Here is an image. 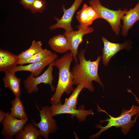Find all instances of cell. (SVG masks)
I'll return each instance as SVG.
<instances>
[{
    "label": "cell",
    "mask_w": 139,
    "mask_h": 139,
    "mask_svg": "<svg viewBox=\"0 0 139 139\" xmlns=\"http://www.w3.org/2000/svg\"><path fill=\"white\" fill-rule=\"evenodd\" d=\"M85 52L84 49L80 50L77 55L79 62L75 63L71 72L73 77L74 85L83 84L85 88L93 92L94 89L92 83L93 81H96L104 88L98 73V66L101 57L99 56L93 61L90 59L87 60L85 57Z\"/></svg>",
    "instance_id": "cell-1"
},
{
    "label": "cell",
    "mask_w": 139,
    "mask_h": 139,
    "mask_svg": "<svg viewBox=\"0 0 139 139\" xmlns=\"http://www.w3.org/2000/svg\"><path fill=\"white\" fill-rule=\"evenodd\" d=\"M73 59L71 53H67L51 63L59 71L58 81L55 92L50 99L51 105L61 102L63 94L65 92L69 94L73 90V78L70 70V65Z\"/></svg>",
    "instance_id": "cell-2"
},
{
    "label": "cell",
    "mask_w": 139,
    "mask_h": 139,
    "mask_svg": "<svg viewBox=\"0 0 139 139\" xmlns=\"http://www.w3.org/2000/svg\"><path fill=\"white\" fill-rule=\"evenodd\" d=\"M98 108L99 111L105 112L109 116L110 118L105 120H100L101 123L107 121V124L105 126H103L99 124H97L96 127L100 128V130L96 134L90 136V138L97 137L103 131L112 126L117 128L121 127L123 133L125 135H126L134 126L135 122V121L132 120V117L139 113V106L134 105L130 110L123 109L121 114L116 117L110 115L105 111L102 110L98 106Z\"/></svg>",
    "instance_id": "cell-3"
},
{
    "label": "cell",
    "mask_w": 139,
    "mask_h": 139,
    "mask_svg": "<svg viewBox=\"0 0 139 139\" xmlns=\"http://www.w3.org/2000/svg\"><path fill=\"white\" fill-rule=\"evenodd\" d=\"M89 3L90 6L98 14L99 18L103 19L107 21L116 34L118 35L120 32L121 18L129 10H122L120 9L117 10H110L103 6L99 0H90Z\"/></svg>",
    "instance_id": "cell-4"
},
{
    "label": "cell",
    "mask_w": 139,
    "mask_h": 139,
    "mask_svg": "<svg viewBox=\"0 0 139 139\" xmlns=\"http://www.w3.org/2000/svg\"><path fill=\"white\" fill-rule=\"evenodd\" d=\"M37 106L39 111L40 120L37 123L33 119H31L32 121L39 130L40 136L45 139H49V134L55 133L58 129L56 120L53 117L50 107L48 106L42 107L40 110Z\"/></svg>",
    "instance_id": "cell-5"
},
{
    "label": "cell",
    "mask_w": 139,
    "mask_h": 139,
    "mask_svg": "<svg viewBox=\"0 0 139 139\" xmlns=\"http://www.w3.org/2000/svg\"><path fill=\"white\" fill-rule=\"evenodd\" d=\"M53 67L51 63L47 69L40 76L35 77L31 73L23 81V83L28 93L37 92L39 90L37 85L42 83L49 84L52 91L55 90V88L52 85L54 80L52 74Z\"/></svg>",
    "instance_id": "cell-6"
},
{
    "label": "cell",
    "mask_w": 139,
    "mask_h": 139,
    "mask_svg": "<svg viewBox=\"0 0 139 139\" xmlns=\"http://www.w3.org/2000/svg\"><path fill=\"white\" fill-rule=\"evenodd\" d=\"M50 108L53 116L60 114H69L71 115L72 117L75 116L79 122L85 121L88 116H93L94 115L92 110H85L84 105H81L77 109H75L64 104H62L61 102L51 105Z\"/></svg>",
    "instance_id": "cell-7"
},
{
    "label": "cell",
    "mask_w": 139,
    "mask_h": 139,
    "mask_svg": "<svg viewBox=\"0 0 139 139\" xmlns=\"http://www.w3.org/2000/svg\"><path fill=\"white\" fill-rule=\"evenodd\" d=\"M83 0H75L71 6L66 9L63 5L62 8L64 14L60 19L54 18L56 23L51 25L49 27L51 30H54L58 28L64 29L65 31H70L73 30L71 22L74 15L79 8Z\"/></svg>",
    "instance_id": "cell-8"
},
{
    "label": "cell",
    "mask_w": 139,
    "mask_h": 139,
    "mask_svg": "<svg viewBox=\"0 0 139 139\" xmlns=\"http://www.w3.org/2000/svg\"><path fill=\"white\" fill-rule=\"evenodd\" d=\"M27 121L18 119L6 112L2 123L3 127L1 134L5 138L11 139L13 137L23 129Z\"/></svg>",
    "instance_id": "cell-9"
},
{
    "label": "cell",
    "mask_w": 139,
    "mask_h": 139,
    "mask_svg": "<svg viewBox=\"0 0 139 139\" xmlns=\"http://www.w3.org/2000/svg\"><path fill=\"white\" fill-rule=\"evenodd\" d=\"M94 29L92 27H89L85 29L78 30L76 31L72 30L65 31L64 34L68 40L71 47L70 53L72 55L75 63L78 62L77 56L78 55V49L80 44L82 43L84 36L86 34L93 32Z\"/></svg>",
    "instance_id": "cell-10"
},
{
    "label": "cell",
    "mask_w": 139,
    "mask_h": 139,
    "mask_svg": "<svg viewBox=\"0 0 139 139\" xmlns=\"http://www.w3.org/2000/svg\"><path fill=\"white\" fill-rule=\"evenodd\" d=\"M57 57L56 54L53 53L41 61L30 63L26 65L16 66L10 70L15 72L20 71H28L31 72L34 76H37L41 74L46 66L53 62Z\"/></svg>",
    "instance_id": "cell-11"
},
{
    "label": "cell",
    "mask_w": 139,
    "mask_h": 139,
    "mask_svg": "<svg viewBox=\"0 0 139 139\" xmlns=\"http://www.w3.org/2000/svg\"><path fill=\"white\" fill-rule=\"evenodd\" d=\"M101 39L104 44L102 58L103 63L105 66L108 64L111 58L119 51L124 49H130L131 44L128 41L120 44L111 42L103 37Z\"/></svg>",
    "instance_id": "cell-12"
},
{
    "label": "cell",
    "mask_w": 139,
    "mask_h": 139,
    "mask_svg": "<svg viewBox=\"0 0 139 139\" xmlns=\"http://www.w3.org/2000/svg\"><path fill=\"white\" fill-rule=\"evenodd\" d=\"M76 18L79 22L77 28L79 30L88 28L93 23V21L99 19V17L92 7L84 4L82 8L77 13Z\"/></svg>",
    "instance_id": "cell-13"
},
{
    "label": "cell",
    "mask_w": 139,
    "mask_h": 139,
    "mask_svg": "<svg viewBox=\"0 0 139 139\" xmlns=\"http://www.w3.org/2000/svg\"><path fill=\"white\" fill-rule=\"evenodd\" d=\"M121 20L123 22L121 34L123 36H126L129 29L139 20V1L134 8L128 10L122 17Z\"/></svg>",
    "instance_id": "cell-14"
},
{
    "label": "cell",
    "mask_w": 139,
    "mask_h": 139,
    "mask_svg": "<svg viewBox=\"0 0 139 139\" xmlns=\"http://www.w3.org/2000/svg\"><path fill=\"white\" fill-rule=\"evenodd\" d=\"M5 72V75L3 79L4 87L10 89L15 97H20L21 79L16 76L15 72L8 70Z\"/></svg>",
    "instance_id": "cell-15"
},
{
    "label": "cell",
    "mask_w": 139,
    "mask_h": 139,
    "mask_svg": "<svg viewBox=\"0 0 139 139\" xmlns=\"http://www.w3.org/2000/svg\"><path fill=\"white\" fill-rule=\"evenodd\" d=\"M19 59L18 55L0 49V71L5 72L10 70L18 64Z\"/></svg>",
    "instance_id": "cell-16"
},
{
    "label": "cell",
    "mask_w": 139,
    "mask_h": 139,
    "mask_svg": "<svg viewBox=\"0 0 139 139\" xmlns=\"http://www.w3.org/2000/svg\"><path fill=\"white\" fill-rule=\"evenodd\" d=\"M48 43L51 48L58 53H64L71 49L69 41L64 34H58L51 38Z\"/></svg>",
    "instance_id": "cell-17"
},
{
    "label": "cell",
    "mask_w": 139,
    "mask_h": 139,
    "mask_svg": "<svg viewBox=\"0 0 139 139\" xmlns=\"http://www.w3.org/2000/svg\"><path fill=\"white\" fill-rule=\"evenodd\" d=\"M33 123H29L15 135L16 139H37L40 136V131Z\"/></svg>",
    "instance_id": "cell-18"
},
{
    "label": "cell",
    "mask_w": 139,
    "mask_h": 139,
    "mask_svg": "<svg viewBox=\"0 0 139 139\" xmlns=\"http://www.w3.org/2000/svg\"><path fill=\"white\" fill-rule=\"evenodd\" d=\"M12 107L11 109V115L19 119L27 121L28 115L25 112L24 106L20 97H15L11 102Z\"/></svg>",
    "instance_id": "cell-19"
},
{
    "label": "cell",
    "mask_w": 139,
    "mask_h": 139,
    "mask_svg": "<svg viewBox=\"0 0 139 139\" xmlns=\"http://www.w3.org/2000/svg\"><path fill=\"white\" fill-rule=\"evenodd\" d=\"M42 45L41 41L33 40L28 49L18 55L19 59H25L31 57L42 50Z\"/></svg>",
    "instance_id": "cell-20"
},
{
    "label": "cell",
    "mask_w": 139,
    "mask_h": 139,
    "mask_svg": "<svg viewBox=\"0 0 139 139\" xmlns=\"http://www.w3.org/2000/svg\"><path fill=\"white\" fill-rule=\"evenodd\" d=\"M53 53L46 49L42 50L31 57L25 59H19L18 64L22 65L26 64H30L41 61L51 54Z\"/></svg>",
    "instance_id": "cell-21"
},
{
    "label": "cell",
    "mask_w": 139,
    "mask_h": 139,
    "mask_svg": "<svg viewBox=\"0 0 139 139\" xmlns=\"http://www.w3.org/2000/svg\"><path fill=\"white\" fill-rule=\"evenodd\" d=\"M84 88V86L83 84L77 85L76 87L73 90L70 96L65 99L64 104L76 109L78 96L82 90Z\"/></svg>",
    "instance_id": "cell-22"
},
{
    "label": "cell",
    "mask_w": 139,
    "mask_h": 139,
    "mask_svg": "<svg viewBox=\"0 0 139 139\" xmlns=\"http://www.w3.org/2000/svg\"><path fill=\"white\" fill-rule=\"evenodd\" d=\"M46 4L45 0H34L29 10L32 13H42L45 8Z\"/></svg>",
    "instance_id": "cell-23"
},
{
    "label": "cell",
    "mask_w": 139,
    "mask_h": 139,
    "mask_svg": "<svg viewBox=\"0 0 139 139\" xmlns=\"http://www.w3.org/2000/svg\"><path fill=\"white\" fill-rule=\"evenodd\" d=\"M19 2L25 8L29 9L34 0H20Z\"/></svg>",
    "instance_id": "cell-24"
},
{
    "label": "cell",
    "mask_w": 139,
    "mask_h": 139,
    "mask_svg": "<svg viewBox=\"0 0 139 139\" xmlns=\"http://www.w3.org/2000/svg\"><path fill=\"white\" fill-rule=\"evenodd\" d=\"M6 112L2 111L0 110V122L2 123L6 116Z\"/></svg>",
    "instance_id": "cell-25"
},
{
    "label": "cell",
    "mask_w": 139,
    "mask_h": 139,
    "mask_svg": "<svg viewBox=\"0 0 139 139\" xmlns=\"http://www.w3.org/2000/svg\"><path fill=\"white\" fill-rule=\"evenodd\" d=\"M136 97V101H137V103L138 104H139V100H138V99H137V98H136V97Z\"/></svg>",
    "instance_id": "cell-26"
}]
</instances>
